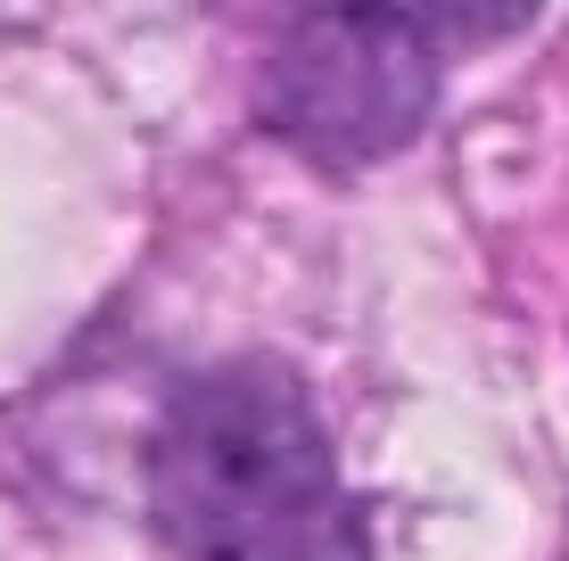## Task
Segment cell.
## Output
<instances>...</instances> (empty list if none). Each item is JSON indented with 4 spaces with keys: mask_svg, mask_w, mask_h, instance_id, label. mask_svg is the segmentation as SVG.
I'll return each instance as SVG.
<instances>
[{
    "mask_svg": "<svg viewBox=\"0 0 569 561\" xmlns=\"http://www.w3.org/2000/svg\"><path fill=\"white\" fill-rule=\"evenodd\" d=\"M149 504L182 561H371L330 438L281 363H223L166 404Z\"/></svg>",
    "mask_w": 569,
    "mask_h": 561,
    "instance_id": "1",
    "label": "cell"
},
{
    "mask_svg": "<svg viewBox=\"0 0 569 561\" xmlns=\"http://www.w3.org/2000/svg\"><path fill=\"white\" fill-rule=\"evenodd\" d=\"M438 100V58L363 26L339 0H289L264 58V124L313 158H388Z\"/></svg>",
    "mask_w": 569,
    "mask_h": 561,
    "instance_id": "2",
    "label": "cell"
},
{
    "mask_svg": "<svg viewBox=\"0 0 569 561\" xmlns=\"http://www.w3.org/2000/svg\"><path fill=\"white\" fill-rule=\"evenodd\" d=\"M339 9H356L363 26L397 33V42H413L446 67L462 50H487L503 33H520L537 17V0H339Z\"/></svg>",
    "mask_w": 569,
    "mask_h": 561,
    "instance_id": "3",
    "label": "cell"
}]
</instances>
